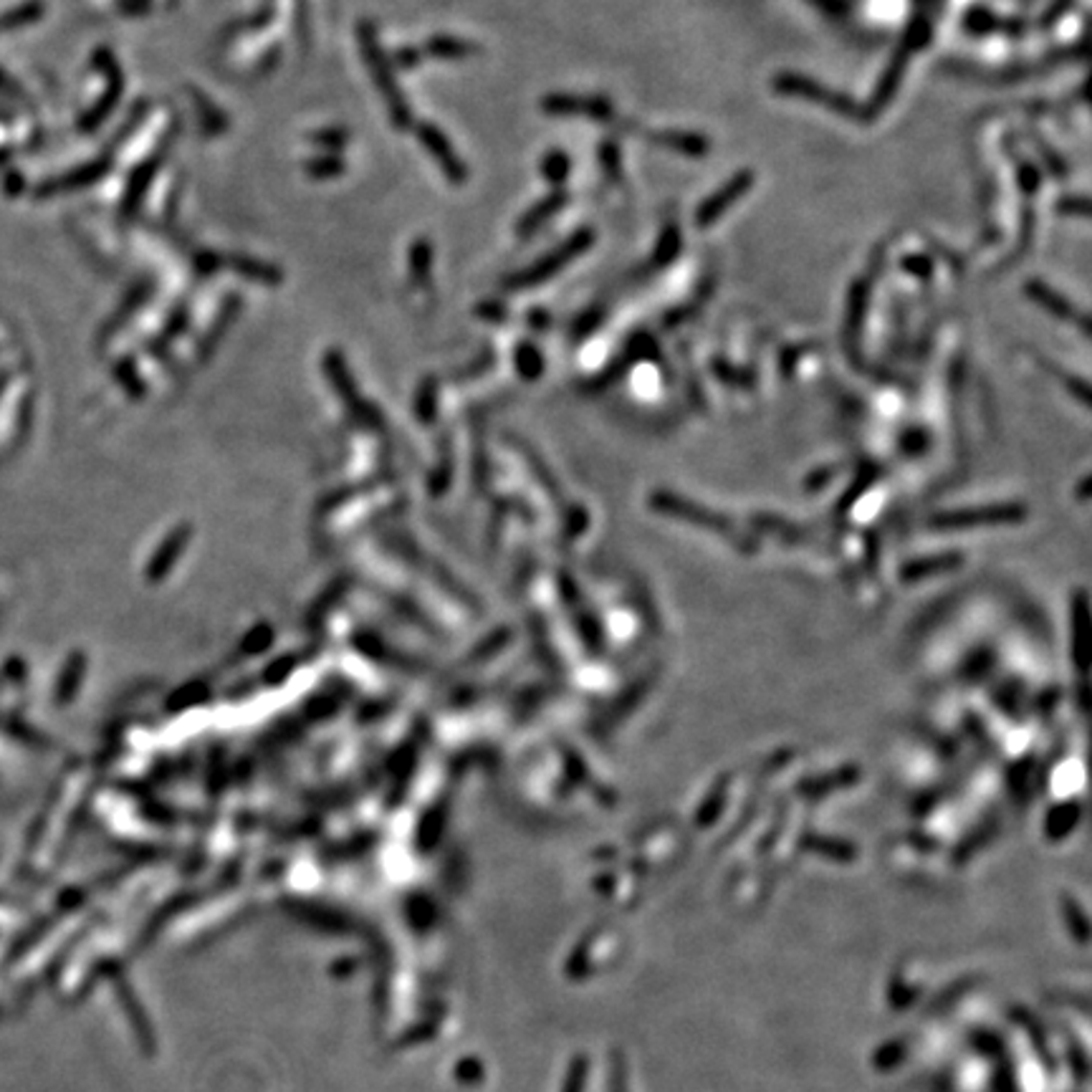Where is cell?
Masks as SVG:
<instances>
[{
    "label": "cell",
    "mask_w": 1092,
    "mask_h": 1092,
    "mask_svg": "<svg viewBox=\"0 0 1092 1092\" xmlns=\"http://www.w3.org/2000/svg\"><path fill=\"white\" fill-rule=\"evenodd\" d=\"M1027 291H1029V296H1034V299L1040 301L1042 306L1049 309V312H1054V314H1057V317H1062V319H1077L1075 309H1072L1067 301H1062L1057 294L1047 291L1040 281H1029Z\"/></svg>",
    "instance_id": "3"
},
{
    "label": "cell",
    "mask_w": 1092,
    "mask_h": 1092,
    "mask_svg": "<svg viewBox=\"0 0 1092 1092\" xmlns=\"http://www.w3.org/2000/svg\"><path fill=\"white\" fill-rule=\"evenodd\" d=\"M751 180H754V175H751V173H738L736 178L728 180L726 185L721 187V190H715L713 196L708 198L706 203L701 205V208H698V215H696L698 226L706 228V226H711L715 218L724 215V210L731 208L733 200H738L746 190H749Z\"/></svg>",
    "instance_id": "1"
},
{
    "label": "cell",
    "mask_w": 1092,
    "mask_h": 1092,
    "mask_svg": "<svg viewBox=\"0 0 1092 1092\" xmlns=\"http://www.w3.org/2000/svg\"><path fill=\"white\" fill-rule=\"evenodd\" d=\"M776 89L787 91V94L810 96L812 101H819V105L835 109V112H849V109H852L845 96L835 94V91H827L824 87H819V84L806 82V78H799V76H781L779 82H776Z\"/></svg>",
    "instance_id": "2"
}]
</instances>
